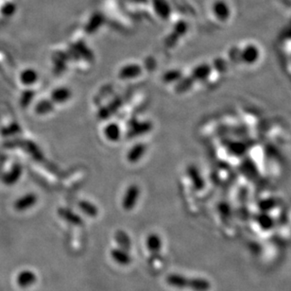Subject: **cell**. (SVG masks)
Segmentation results:
<instances>
[{"label":"cell","instance_id":"1","mask_svg":"<svg viewBox=\"0 0 291 291\" xmlns=\"http://www.w3.org/2000/svg\"><path fill=\"white\" fill-rule=\"evenodd\" d=\"M139 195L140 189L137 185L132 184L127 188L122 202V206L126 211H131L135 208V204L138 202Z\"/></svg>","mask_w":291,"mask_h":291},{"label":"cell","instance_id":"2","mask_svg":"<svg viewBox=\"0 0 291 291\" xmlns=\"http://www.w3.org/2000/svg\"><path fill=\"white\" fill-rule=\"evenodd\" d=\"M72 97V92L71 90L62 86L59 87L55 90L52 91L51 93V97H50V101H52L53 103H58V104H63L68 102Z\"/></svg>","mask_w":291,"mask_h":291},{"label":"cell","instance_id":"3","mask_svg":"<svg viewBox=\"0 0 291 291\" xmlns=\"http://www.w3.org/2000/svg\"><path fill=\"white\" fill-rule=\"evenodd\" d=\"M146 150V146L142 143H138L134 146L127 154L128 162L132 164L137 163L142 157L144 156Z\"/></svg>","mask_w":291,"mask_h":291},{"label":"cell","instance_id":"4","mask_svg":"<svg viewBox=\"0 0 291 291\" xmlns=\"http://www.w3.org/2000/svg\"><path fill=\"white\" fill-rule=\"evenodd\" d=\"M103 134L105 135L106 139L111 142H117L121 138V129L120 127L115 123L108 124L103 131Z\"/></svg>","mask_w":291,"mask_h":291},{"label":"cell","instance_id":"5","mask_svg":"<svg viewBox=\"0 0 291 291\" xmlns=\"http://www.w3.org/2000/svg\"><path fill=\"white\" fill-rule=\"evenodd\" d=\"M37 280L36 275L31 270H23L17 276V284L21 288H28L33 286Z\"/></svg>","mask_w":291,"mask_h":291},{"label":"cell","instance_id":"6","mask_svg":"<svg viewBox=\"0 0 291 291\" xmlns=\"http://www.w3.org/2000/svg\"><path fill=\"white\" fill-rule=\"evenodd\" d=\"M111 256L112 259L120 264V265H128L132 262L131 255L122 249H113L111 251Z\"/></svg>","mask_w":291,"mask_h":291},{"label":"cell","instance_id":"7","mask_svg":"<svg viewBox=\"0 0 291 291\" xmlns=\"http://www.w3.org/2000/svg\"><path fill=\"white\" fill-rule=\"evenodd\" d=\"M141 74V68L135 65H130L122 68L119 72V78L122 79H130L138 77Z\"/></svg>","mask_w":291,"mask_h":291},{"label":"cell","instance_id":"8","mask_svg":"<svg viewBox=\"0 0 291 291\" xmlns=\"http://www.w3.org/2000/svg\"><path fill=\"white\" fill-rule=\"evenodd\" d=\"M162 239L156 234H150L146 238V247L151 254H157L162 249Z\"/></svg>","mask_w":291,"mask_h":291},{"label":"cell","instance_id":"9","mask_svg":"<svg viewBox=\"0 0 291 291\" xmlns=\"http://www.w3.org/2000/svg\"><path fill=\"white\" fill-rule=\"evenodd\" d=\"M36 202H37V197L34 194H28L25 197L21 198V200L16 202L15 207L18 210H27L33 207Z\"/></svg>","mask_w":291,"mask_h":291},{"label":"cell","instance_id":"10","mask_svg":"<svg viewBox=\"0 0 291 291\" xmlns=\"http://www.w3.org/2000/svg\"><path fill=\"white\" fill-rule=\"evenodd\" d=\"M115 240L118 243V245L121 247V249L124 251H129L132 247V242L131 239L129 237V235H127L123 231H117L115 234Z\"/></svg>","mask_w":291,"mask_h":291},{"label":"cell","instance_id":"11","mask_svg":"<svg viewBox=\"0 0 291 291\" xmlns=\"http://www.w3.org/2000/svg\"><path fill=\"white\" fill-rule=\"evenodd\" d=\"M53 102L51 101H43L37 104L36 112L39 114H45L53 111Z\"/></svg>","mask_w":291,"mask_h":291},{"label":"cell","instance_id":"12","mask_svg":"<svg viewBox=\"0 0 291 291\" xmlns=\"http://www.w3.org/2000/svg\"><path fill=\"white\" fill-rule=\"evenodd\" d=\"M38 76L37 73L34 71V69H28L24 71L21 75V79L23 83L25 84H34V82L37 80Z\"/></svg>","mask_w":291,"mask_h":291},{"label":"cell","instance_id":"13","mask_svg":"<svg viewBox=\"0 0 291 291\" xmlns=\"http://www.w3.org/2000/svg\"><path fill=\"white\" fill-rule=\"evenodd\" d=\"M79 208L81 209L82 212H84V213L86 214L87 216H89V217H93L94 218V217H96L98 215L97 208L94 205H92L89 202H80L79 203Z\"/></svg>","mask_w":291,"mask_h":291},{"label":"cell","instance_id":"14","mask_svg":"<svg viewBox=\"0 0 291 291\" xmlns=\"http://www.w3.org/2000/svg\"><path fill=\"white\" fill-rule=\"evenodd\" d=\"M63 216V218H65L68 222L70 223L75 224V225H81L82 221H81V218L78 217V216H75L73 215V213L71 212H64L63 214H61Z\"/></svg>","mask_w":291,"mask_h":291}]
</instances>
